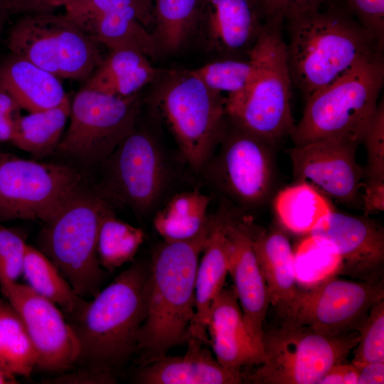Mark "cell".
I'll return each mask as SVG.
<instances>
[{
    "mask_svg": "<svg viewBox=\"0 0 384 384\" xmlns=\"http://www.w3.org/2000/svg\"><path fill=\"white\" fill-rule=\"evenodd\" d=\"M358 145L340 140H321L289 149L297 183L314 186L323 195L347 204H361L359 197L364 170L358 164Z\"/></svg>",
    "mask_w": 384,
    "mask_h": 384,
    "instance_id": "cell-17",
    "label": "cell"
},
{
    "mask_svg": "<svg viewBox=\"0 0 384 384\" xmlns=\"http://www.w3.org/2000/svg\"><path fill=\"white\" fill-rule=\"evenodd\" d=\"M145 0H84L65 7V16L86 33L102 16Z\"/></svg>",
    "mask_w": 384,
    "mask_h": 384,
    "instance_id": "cell-38",
    "label": "cell"
},
{
    "mask_svg": "<svg viewBox=\"0 0 384 384\" xmlns=\"http://www.w3.org/2000/svg\"><path fill=\"white\" fill-rule=\"evenodd\" d=\"M384 300L383 281L368 283L329 278L300 288L281 321L308 326L316 333L338 336L357 331L370 308Z\"/></svg>",
    "mask_w": 384,
    "mask_h": 384,
    "instance_id": "cell-14",
    "label": "cell"
},
{
    "mask_svg": "<svg viewBox=\"0 0 384 384\" xmlns=\"http://www.w3.org/2000/svg\"><path fill=\"white\" fill-rule=\"evenodd\" d=\"M280 24L266 21L247 58L254 63L250 82L242 92L225 97L227 118L272 145L290 135L292 80Z\"/></svg>",
    "mask_w": 384,
    "mask_h": 384,
    "instance_id": "cell-4",
    "label": "cell"
},
{
    "mask_svg": "<svg viewBox=\"0 0 384 384\" xmlns=\"http://www.w3.org/2000/svg\"><path fill=\"white\" fill-rule=\"evenodd\" d=\"M143 230L118 218L103 199L97 234V253L104 270L114 271L132 261L143 243Z\"/></svg>",
    "mask_w": 384,
    "mask_h": 384,
    "instance_id": "cell-30",
    "label": "cell"
},
{
    "mask_svg": "<svg viewBox=\"0 0 384 384\" xmlns=\"http://www.w3.org/2000/svg\"><path fill=\"white\" fill-rule=\"evenodd\" d=\"M11 27L10 53L58 78L87 80L103 61L97 43L65 15L28 13Z\"/></svg>",
    "mask_w": 384,
    "mask_h": 384,
    "instance_id": "cell-9",
    "label": "cell"
},
{
    "mask_svg": "<svg viewBox=\"0 0 384 384\" xmlns=\"http://www.w3.org/2000/svg\"><path fill=\"white\" fill-rule=\"evenodd\" d=\"M207 332L215 358L226 370L242 376V367L262 362L263 352L247 331L233 285L223 287L213 300Z\"/></svg>",
    "mask_w": 384,
    "mask_h": 384,
    "instance_id": "cell-20",
    "label": "cell"
},
{
    "mask_svg": "<svg viewBox=\"0 0 384 384\" xmlns=\"http://www.w3.org/2000/svg\"><path fill=\"white\" fill-rule=\"evenodd\" d=\"M27 243L18 230L0 223V289L17 282L22 275Z\"/></svg>",
    "mask_w": 384,
    "mask_h": 384,
    "instance_id": "cell-36",
    "label": "cell"
},
{
    "mask_svg": "<svg viewBox=\"0 0 384 384\" xmlns=\"http://www.w3.org/2000/svg\"><path fill=\"white\" fill-rule=\"evenodd\" d=\"M361 204L366 216L383 210L384 180H366Z\"/></svg>",
    "mask_w": 384,
    "mask_h": 384,
    "instance_id": "cell-42",
    "label": "cell"
},
{
    "mask_svg": "<svg viewBox=\"0 0 384 384\" xmlns=\"http://www.w3.org/2000/svg\"><path fill=\"white\" fill-rule=\"evenodd\" d=\"M355 366L358 370L357 384L384 383V362L366 363Z\"/></svg>",
    "mask_w": 384,
    "mask_h": 384,
    "instance_id": "cell-44",
    "label": "cell"
},
{
    "mask_svg": "<svg viewBox=\"0 0 384 384\" xmlns=\"http://www.w3.org/2000/svg\"><path fill=\"white\" fill-rule=\"evenodd\" d=\"M102 203L80 191L44 223L40 235L41 250L83 299L100 292L105 277L97 253Z\"/></svg>",
    "mask_w": 384,
    "mask_h": 384,
    "instance_id": "cell-8",
    "label": "cell"
},
{
    "mask_svg": "<svg viewBox=\"0 0 384 384\" xmlns=\"http://www.w3.org/2000/svg\"><path fill=\"white\" fill-rule=\"evenodd\" d=\"M361 142L367 153L366 180H384V105L380 101Z\"/></svg>",
    "mask_w": 384,
    "mask_h": 384,
    "instance_id": "cell-37",
    "label": "cell"
},
{
    "mask_svg": "<svg viewBox=\"0 0 384 384\" xmlns=\"http://www.w3.org/2000/svg\"><path fill=\"white\" fill-rule=\"evenodd\" d=\"M209 205L210 197L198 191L178 193L156 212L154 226L164 240L191 239L206 225Z\"/></svg>",
    "mask_w": 384,
    "mask_h": 384,
    "instance_id": "cell-28",
    "label": "cell"
},
{
    "mask_svg": "<svg viewBox=\"0 0 384 384\" xmlns=\"http://www.w3.org/2000/svg\"><path fill=\"white\" fill-rule=\"evenodd\" d=\"M359 341L358 331L328 336L289 321L263 329V361L243 380L253 384H318L343 363Z\"/></svg>",
    "mask_w": 384,
    "mask_h": 384,
    "instance_id": "cell-7",
    "label": "cell"
},
{
    "mask_svg": "<svg viewBox=\"0 0 384 384\" xmlns=\"http://www.w3.org/2000/svg\"><path fill=\"white\" fill-rule=\"evenodd\" d=\"M220 213L227 239L228 274L233 282L247 331L263 352V326L270 302L253 249V220L226 210Z\"/></svg>",
    "mask_w": 384,
    "mask_h": 384,
    "instance_id": "cell-18",
    "label": "cell"
},
{
    "mask_svg": "<svg viewBox=\"0 0 384 384\" xmlns=\"http://www.w3.org/2000/svg\"><path fill=\"white\" fill-rule=\"evenodd\" d=\"M60 78L10 53L0 63V91L9 94L29 112L54 107L68 96Z\"/></svg>",
    "mask_w": 384,
    "mask_h": 384,
    "instance_id": "cell-24",
    "label": "cell"
},
{
    "mask_svg": "<svg viewBox=\"0 0 384 384\" xmlns=\"http://www.w3.org/2000/svg\"><path fill=\"white\" fill-rule=\"evenodd\" d=\"M150 277V263H134L70 316L80 346L79 368L114 373L136 353Z\"/></svg>",
    "mask_w": 384,
    "mask_h": 384,
    "instance_id": "cell-1",
    "label": "cell"
},
{
    "mask_svg": "<svg viewBox=\"0 0 384 384\" xmlns=\"http://www.w3.org/2000/svg\"><path fill=\"white\" fill-rule=\"evenodd\" d=\"M356 330L359 341L351 363L384 362V300L375 304Z\"/></svg>",
    "mask_w": 384,
    "mask_h": 384,
    "instance_id": "cell-35",
    "label": "cell"
},
{
    "mask_svg": "<svg viewBox=\"0 0 384 384\" xmlns=\"http://www.w3.org/2000/svg\"><path fill=\"white\" fill-rule=\"evenodd\" d=\"M287 22L289 68L306 100L383 51L348 10L319 8Z\"/></svg>",
    "mask_w": 384,
    "mask_h": 384,
    "instance_id": "cell-2",
    "label": "cell"
},
{
    "mask_svg": "<svg viewBox=\"0 0 384 384\" xmlns=\"http://www.w3.org/2000/svg\"><path fill=\"white\" fill-rule=\"evenodd\" d=\"M264 17L259 0H198L193 35L222 58L247 57Z\"/></svg>",
    "mask_w": 384,
    "mask_h": 384,
    "instance_id": "cell-19",
    "label": "cell"
},
{
    "mask_svg": "<svg viewBox=\"0 0 384 384\" xmlns=\"http://www.w3.org/2000/svg\"><path fill=\"white\" fill-rule=\"evenodd\" d=\"M151 22V3L145 0L106 14L87 34L110 50L129 48L154 58L160 51L152 33L145 28Z\"/></svg>",
    "mask_w": 384,
    "mask_h": 384,
    "instance_id": "cell-25",
    "label": "cell"
},
{
    "mask_svg": "<svg viewBox=\"0 0 384 384\" xmlns=\"http://www.w3.org/2000/svg\"><path fill=\"white\" fill-rule=\"evenodd\" d=\"M253 249L265 279L270 304L282 319L299 292L294 253L287 235L279 230L252 228Z\"/></svg>",
    "mask_w": 384,
    "mask_h": 384,
    "instance_id": "cell-22",
    "label": "cell"
},
{
    "mask_svg": "<svg viewBox=\"0 0 384 384\" xmlns=\"http://www.w3.org/2000/svg\"><path fill=\"white\" fill-rule=\"evenodd\" d=\"M80 175L68 166L0 152V223H45L80 192Z\"/></svg>",
    "mask_w": 384,
    "mask_h": 384,
    "instance_id": "cell-10",
    "label": "cell"
},
{
    "mask_svg": "<svg viewBox=\"0 0 384 384\" xmlns=\"http://www.w3.org/2000/svg\"><path fill=\"white\" fill-rule=\"evenodd\" d=\"M71 101L68 96L58 105L42 111L19 114L14 119L11 144L36 156L57 149L70 117Z\"/></svg>",
    "mask_w": 384,
    "mask_h": 384,
    "instance_id": "cell-27",
    "label": "cell"
},
{
    "mask_svg": "<svg viewBox=\"0 0 384 384\" xmlns=\"http://www.w3.org/2000/svg\"><path fill=\"white\" fill-rule=\"evenodd\" d=\"M358 370L351 363L332 366L318 384H357Z\"/></svg>",
    "mask_w": 384,
    "mask_h": 384,
    "instance_id": "cell-43",
    "label": "cell"
},
{
    "mask_svg": "<svg viewBox=\"0 0 384 384\" xmlns=\"http://www.w3.org/2000/svg\"><path fill=\"white\" fill-rule=\"evenodd\" d=\"M327 0H259L266 21L281 24L299 15L316 10Z\"/></svg>",
    "mask_w": 384,
    "mask_h": 384,
    "instance_id": "cell-40",
    "label": "cell"
},
{
    "mask_svg": "<svg viewBox=\"0 0 384 384\" xmlns=\"http://www.w3.org/2000/svg\"><path fill=\"white\" fill-rule=\"evenodd\" d=\"M21 107L8 93L0 91V113L13 119L20 114Z\"/></svg>",
    "mask_w": 384,
    "mask_h": 384,
    "instance_id": "cell-46",
    "label": "cell"
},
{
    "mask_svg": "<svg viewBox=\"0 0 384 384\" xmlns=\"http://www.w3.org/2000/svg\"><path fill=\"white\" fill-rule=\"evenodd\" d=\"M14 136V119L0 113V142L11 143Z\"/></svg>",
    "mask_w": 384,
    "mask_h": 384,
    "instance_id": "cell-47",
    "label": "cell"
},
{
    "mask_svg": "<svg viewBox=\"0 0 384 384\" xmlns=\"http://www.w3.org/2000/svg\"><path fill=\"white\" fill-rule=\"evenodd\" d=\"M274 208L281 224L297 234L310 233L333 210L324 196L306 183L282 190L274 199Z\"/></svg>",
    "mask_w": 384,
    "mask_h": 384,
    "instance_id": "cell-29",
    "label": "cell"
},
{
    "mask_svg": "<svg viewBox=\"0 0 384 384\" xmlns=\"http://www.w3.org/2000/svg\"><path fill=\"white\" fill-rule=\"evenodd\" d=\"M84 0H29L20 9L19 13L50 12L53 9L64 8Z\"/></svg>",
    "mask_w": 384,
    "mask_h": 384,
    "instance_id": "cell-45",
    "label": "cell"
},
{
    "mask_svg": "<svg viewBox=\"0 0 384 384\" xmlns=\"http://www.w3.org/2000/svg\"><path fill=\"white\" fill-rule=\"evenodd\" d=\"M255 66L249 58H222L192 72L210 90L227 96L244 90L250 82Z\"/></svg>",
    "mask_w": 384,
    "mask_h": 384,
    "instance_id": "cell-34",
    "label": "cell"
},
{
    "mask_svg": "<svg viewBox=\"0 0 384 384\" xmlns=\"http://www.w3.org/2000/svg\"><path fill=\"white\" fill-rule=\"evenodd\" d=\"M18 383L16 376L6 372L0 366V384H16Z\"/></svg>",
    "mask_w": 384,
    "mask_h": 384,
    "instance_id": "cell-49",
    "label": "cell"
},
{
    "mask_svg": "<svg viewBox=\"0 0 384 384\" xmlns=\"http://www.w3.org/2000/svg\"><path fill=\"white\" fill-rule=\"evenodd\" d=\"M161 73L139 51L129 48L112 50L83 87L125 97L138 93L143 87L158 79Z\"/></svg>",
    "mask_w": 384,
    "mask_h": 384,
    "instance_id": "cell-26",
    "label": "cell"
},
{
    "mask_svg": "<svg viewBox=\"0 0 384 384\" xmlns=\"http://www.w3.org/2000/svg\"><path fill=\"white\" fill-rule=\"evenodd\" d=\"M105 162L102 199L139 215L156 206L166 187L168 170L161 149L151 134L134 129Z\"/></svg>",
    "mask_w": 384,
    "mask_h": 384,
    "instance_id": "cell-12",
    "label": "cell"
},
{
    "mask_svg": "<svg viewBox=\"0 0 384 384\" xmlns=\"http://www.w3.org/2000/svg\"><path fill=\"white\" fill-rule=\"evenodd\" d=\"M114 373L99 372L79 368L72 372H63L55 378L48 379V383L54 384H107L116 383Z\"/></svg>",
    "mask_w": 384,
    "mask_h": 384,
    "instance_id": "cell-41",
    "label": "cell"
},
{
    "mask_svg": "<svg viewBox=\"0 0 384 384\" xmlns=\"http://www.w3.org/2000/svg\"><path fill=\"white\" fill-rule=\"evenodd\" d=\"M1 292L23 321L36 355V368L60 373L76 366L78 340L55 304L17 282Z\"/></svg>",
    "mask_w": 384,
    "mask_h": 384,
    "instance_id": "cell-15",
    "label": "cell"
},
{
    "mask_svg": "<svg viewBox=\"0 0 384 384\" xmlns=\"http://www.w3.org/2000/svg\"><path fill=\"white\" fill-rule=\"evenodd\" d=\"M182 356L166 355L142 365L134 381L141 384H238L242 376L223 368L206 347L194 338L187 341Z\"/></svg>",
    "mask_w": 384,
    "mask_h": 384,
    "instance_id": "cell-21",
    "label": "cell"
},
{
    "mask_svg": "<svg viewBox=\"0 0 384 384\" xmlns=\"http://www.w3.org/2000/svg\"><path fill=\"white\" fill-rule=\"evenodd\" d=\"M191 167L202 171L227 126L225 97L192 70H170L151 99Z\"/></svg>",
    "mask_w": 384,
    "mask_h": 384,
    "instance_id": "cell-6",
    "label": "cell"
},
{
    "mask_svg": "<svg viewBox=\"0 0 384 384\" xmlns=\"http://www.w3.org/2000/svg\"><path fill=\"white\" fill-rule=\"evenodd\" d=\"M140 103L139 93L121 97L83 87L71 102L56 151L90 164L105 161L135 129Z\"/></svg>",
    "mask_w": 384,
    "mask_h": 384,
    "instance_id": "cell-11",
    "label": "cell"
},
{
    "mask_svg": "<svg viewBox=\"0 0 384 384\" xmlns=\"http://www.w3.org/2000/svg\"><path fill=\"white\" fill-rule=\"evenodd\" d=\"M202 171L233 201L255 207L267 197L272 181L271 147L264 139L231 123Z\"/></svg>",
    "mask_w": 384,
    "mask_h": 384,
    "instance_id": "cell-13",
    "label": "cell"
},
{
    "mask_svg": "<svg viewBox=\"0 0 384 384\" xmlns=\"http://www.w3.org/2000/svg\"><path fill=\"white\" fill-rule=\"evenodd\" d=\"M384 82L383 53L368 59L306 100L290 134L295 146L321 140L359 145Z\"/></svg>",
    "mask_w": 384,
    "mask_h": 384,
    "instance_id": "cell-5",
    "label": "cell"
},
{
    "mask_svg": "<svg viewBox=\"0 0 384 384\" xmlns=\"http://www.w3.org/2000/svg\"><path fill=\"white\" fill-rule=\"evenodd\" d=\"M154 37L160 52L174 53L193 36L198 0H150Z\"/></svg>",
    "mask_w": 384,
    "mask_h": 384,
    "instance_id": "cell-33",
    "label": "cell"
},
{
    "mask_svg": "<svg viewBox=\"0 0 384 384\" xmlns=\"http://www.w3.org/2000/svg\"><path fill=\"white\" fill-rule=\"evenodd\" d=\"M201 254L196 274L195 314L188 338L208 344L210 306L223 289L228 274L227 239L220 212L209 217V233Z\"/></svg>",
    "mask_w": 384,
    "mask_h": 384,
    "instance_id": "cell-23",
    "label": "cell"
},
{
    "mask_svg": "<svg viewBox=\"0 0 384 384\" xmlns=\"http://www.w3.org/2000/svg\"><path fill=\"white\" fill-rule=\"evenodd\" d=\"M208 233L209 217L195 237L164 240L154 252L147 312L136 351L142 365L186 343L195 314L196 274Z\"/></svg>",
    "mask_w": 384,
    "mask_h": 384,
    "instance_id": "cell-3",
    "label": "cell"
},
{
    "mask_svg": "<svg viewBox=\"0 0 384 384\" xmlns=\"http://www.w3.org/2000/svg\"><path fill=\"white\" fill-rule=\"evenodd\" d=\"M8 17L9 16L0 9V31H1Z\"/></svg>",
    "mask_w": 384,
    "mask_h": 384,
    "instance_id": "cell-50",
    "label": "cell"
},
{
    "mask_svg": "<svg viewBox=\"0 0 384 384\" xmlns=\"http://www.w3.org/2000/svg\"><path fill=\"white\" fill-rule=\"evenodd\" d=\"M309 235L338 256V274L371 284L383 281L384 233L375 221L333 210Z\"/></svg>",
    "mask_w": 384,
    "mask_h": 384,
    "instance_id": "cell-16",
    "label": "cell"
},
{
    "mask_svg": "<svg viewBox=\"0 0 384 384\" xmlns=\"http://www.w3.org/2000/svg\"><path fill=\"white\" fill-rule=\"evenodd\" d=\"M347 10L370 32L379 46L384 44V0H346Z\"/></svg>",
    "mask_w": 384,
    "mask_h": 384,
    "instance_id": "cell-39",
    "label": "cell"
},
{
    "mask_svg": "<svg viewBox=\"0 0 384 384\" xmlns=\"http://www.w3.org/2000/svg\"><path fill=\"white\" fill-rule=\"evenodd\" d=\"M29 0H0V9L8 16L18 14L21 8Z\"/></svg>",
    "mask_w": 384,
    "mask_h": 384,
    "instance_id": "cell-48",
    "label": "cell"
},
{
    "mask_svg": "<svg viewBox=\"0 0 384 384\" xmlns=\"http://www.w3.org/2000/svg\"><path fill=\"white\" fill-rule=\"evenodd\" d=\"M37 358L23 321L10 302L0 297V366L17 377H28Z\"/></svg>",
    "mask_w": 384,
    "mask_h": 384,
    "instance_id": "cell-32",
    "label": "cell"
},
{
    "mask_svg": "<svg viewBox=\"0 0 384 384\" xmlns=\"http://www.w3.org/2000/svg\"><path fill=\"white\" fill-rule=\"evenodd\" d=\"M22 275L33 292L55 304L69 316L85 301L75 292L53 262L41 250L28 244Z\"/></svg>",
    "mask_w": 384,
    "mask_h": 384,
    "instance_id": "cell-31",
    "label": "cell"
}]
</instances>
